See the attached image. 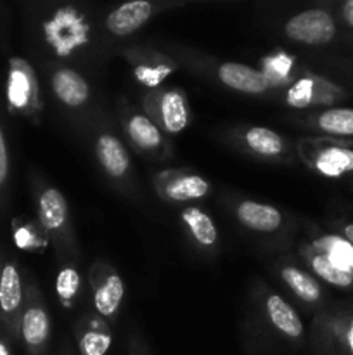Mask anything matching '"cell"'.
I'll return each mask as SVG.
<instances>
[{"instance_id": "1", "label": "cell", "mask_w": 353, "mask_h": 355, "mask_svg": "<svg viewBox=\"0 0 353 355\" xmlns=\"http://www.w3.org/2000/svg\"><path fill=\"white\" fill-rule=\"evenodd\" d=\"M300 155L311 170L327 179L353 175V141L336 137L305 139L298 146Z\"/></svg>"}, {"instance_id": "2", "label": "cell", "mask_w": 353, "mask_h": 355, "mask_svg": "<svg viewBox=\"0 0 353 355\" xmlns=\"http://www.w3.org/2000/svg\"><path fill=\"white\" fill-rule=\"evenodd\" d=\"M286 35L300 44L324 45L336 37V23L327 10L308 9L287 21Z\"/></svg>"}, {"instance_id": "3", "label": "cell", "mask_w": 353, "mask_h": 355, "mask_svg": "<svg viewBox=\"0 0 353 355\" xmlns=\"http://www.w3.org/2000/svg\"><path fill=\"white\" fill-rule=\"evenodd\" d=\"M346 99L345 89L318 76L301 78L287 90L286 101L294 107L331 106Z\"/></svg>"}, {"instance_id": "4", "label": "cell", "mask_w": 353, "mask_h": 355, "mask_svg": "<svg viewBox=\"0 0 353 355\" xmlns=\"http://www.w3.org/2000/svg\"><path fill=\"white\" fill-rule=\"evenodd\" d=\"M218 78L230 89L246 94H263L270 87L265 73L241 64V62H225L218 68Z\"/></svg>"}, {"instance_id": "5", "label": "cell", "mask_w": 353, "mask_h": 355, "mask_svg": "<svg viewBox=\"0 0 353 355\" xmlns=\"http://www.w3.org/2000/svg\"><path fill=\"white\" fill-rule=\"evenodd\" d=\"M151 12L152 6L144 0L123 3L107 16L106 26L111 33L125 37V35H130L135 30H138L151 17Z\"/></svg>"}, {"instance_id": "6", "label": "cell", "mask_w": 353, "mask_h": 355, "mask_svg": "<svg viewBox=\"0 0 353 355\" xmlns=\"http://www.w3.org/2000/svg\"><path fill=\"white\" fill-rule=\"evenodd\" d=\"M9 73V87H7V97H9V104L16 110H24L31 104L35 99V78L31 73L30 66L26 62L19 61V59H12L10 61Z\"/></svg>"}, {"instance_id": "7", "label": "cell", "mask_w": 353, "mask_h": 355, "mask_svg": "<svg viewBox=\"0 0 353 355\" xmlns=\"http://www.w3.org/2000/svg\"><path fill=\"white\" fill-rule=\"evenodd\" d=\"M52 89L61 103L69 107H78L89 99V85L82 75L68 68H62L52 76Z\"/></svg>"}, {"instance_id": "8", "label": "cell", "mask_w": 353, "mask_h": 355, "mask_svg": "<svg viewBox=\"0 0 353 355\" xmlns=\"http://www.w3.org/2000/svg\"><path fill=\"white\" fill-rule=\"evenodd\" d=\"M237 218L242 225L258 232H273L282 224V215L270 205L242 201L237 208Z\"/></svg>"}, {"instance_id": "9", "label": "cell", "mask_w": 353, "mask_h": 355, "mask_svg": "<svg viewBox=\"0 0 353 355\" xmlns=\"http://www.w3.org/2000/svg\"><path fill=\"white\" fill-rule=\"evenodd\" d=\"M325 343L334 355H353V312H339L324 326Z\"/></svg>"}, {"instance_id": "10", "label": "cell", "mask_w": 353, "mask_h": 355, "mask_svg": "<svg viewBox=\"0 0 353 355\" xmlns=\"http://www.w3.org/2000/svg\"><path fill=\"white\" fill-rule=\"evenodd\" d=\"M97 158L107 173L114 179H120L127 173L130 159H128L127 149L114 135H100L97 141Z\"/></svg>"}, {"instance_id": "11", "label": "cell", "mask_w": 353, "mask_h": 355, "mask_svg": "<svg viewBox=\"0 0 353 355\" xmlns=\"http://www.w3.org/2000/svg\"><path fill=\"white\" fill-rule=\"evenodd\" d=\"M314 127L327 134V137L353 141V110L329 107L314 118Z\"/></svg>"}, {"instance_id": "12", "label": "cell", "mask_w": 353, "mask_h": 355, "mask_svg": "<svg viewBox=\"0 0 353 355\" xmlns=\"http://www.w3.org/2000/svg\"><path fill=\"white\" fill-rule=\"evenodd\" d=\"M159 120L163 127L170 134L183 130L189 121V113H187L185 99L176 90H168V92L159 96Z\"/></svg>"}, {"instance_id": "13", "label": "cell", "mask_w": 353, "mask_h": 355, "mask_svg": "<svg viewBox=\"0 0 353 355\" xmlns=\"http://www.w3.org/2000/svg\"><path fill=\"white\" fill-rule=\"evenodd\" d=\"M266 312H269V318L272 321V324L286 336H289V338H300L303 335V322L298 318L294 309L291 305H287V302H284L280 297L272 295L266 300Z\"/></svg>"}, {"instance_id": "14", "label": "cell", "mask_w": 353, "mask_h": 355, "mask_svg": "<svg viewBox=\"0 0 353 355\" xmlns=\"http://www.w3.org/2000/svg\"><path fill=\"white\" fill-rule=\"evenodd\" d=\"M38 218L47 231H57L66 224L68 205H66L64 196L57 189L44 191V194L40 196Z\"/></svg>"}, {"instance_id": "15", "label": "cell", "mask_w": 353, "mask_h": 355, "mask_svg": "<svg viewBox=\"0 0 353 355\" xmlns=\"http://www.w3.org/2000/svg\"><path fill=\"white\" fill-rule=\"evenodd\" d=\"M125 295V284L118 274H109V277L104 279L100 286H97L93 293V305L97 312L104 318H109L120 307L121 300Z\"/></svg>"}, {"instance_id": "16", "label": "cell", "mask_w": 353, "mask_h": 355, "mask_svg": "<svg viewBox=\"0 0 353 355\" xmlns=\"http://www.w3.org/2000/svg\"><path fill=\"white\" fill-rule=\"evenodd\" d=\"M311 270L317 274L318 277L325 281V283L332 284L336 288H343V290H350L353 288V274L348 270L341 269L338 263L332 262L325 253L317 252L310 257Z\"/></svg>"}, {"instance_id": "17", "label": "cell", "mask_w": 353, "mask_h": 355, "mask_svg": "<svg viewBox=\"0 0 353 355\" xmlns=\"http://www.w3.org/2000/svg\"><path fill=\"white\" fill-rule=\"evenodd\" d=\"M282 279L303 302L315 304V302L320 300L322 288L310 274L303 272L296 267H286V269H282Z\"/></svg>"}, {"instance_id": "18", "label": "cell", "mask_w": 353, "mask_h": 355, "mask_svg": "<svg viewBox=\"0 0 353 355\" xmlns=\"http://www.w3.org/2000/svg\"><path fill=\"white\" fill-rule=\"evenodd\" d=\"M183 222L189 227L190 234L194 236L199 245L203 246H213L217 243L218 232L215 229V224L211 222V218L204 214L201 208L197 207H190L187 208L185 211L182 214Z\"/></svg>"}, {"instance_id": "19", "label": "cell", "mask_w": 353, "mask_h": 355, "mask_svg": "<svg viewBox=\"0 0 353 355\" xmlns=\"http://www.w3.org/2000/svg\"><path fill=\"white\" fill-rule=\"evenodd\" d=\"M208 189H210V186H208V182L203 177L183 175L173 179L172 182L165 187V194L170 200L189 201L203 198L204 194H208Z\"/></svg>"}, {"instance_id": "20", "label": "cell", "mask_w": 353, "mask_h": 355, "mask_svg": "<svg viewBox=\"0 0 353 355\" xmlns=\"http://www.w3.org/2000/svg\"><path fill=\"white\" fill-rule=\"evenodd\" d=\"M23 338L30 347H42L48 338V318L40 307H31L23 315Z\"/></svg>"}, {"instance_id": "21", "label": "cell", "mask_w": 353, "mask_h": 355, "mask_svg": "<svg viewBox=\"0 0 353 355\" xmlns=\"http://www.w3.org/2000/svg\"><path fill=\"white\" fill-rule=\"evenodd\" d=\"M21 298H23V290H21L19 272L9 263L0 274V309L10 314L21 305Z\"/></svg>"}, {"instance_id": "22", "label": "cell", "mask_w": 353, "mask_h": 355, "mask_svg": "<svg viewBox=\"0 0 353 355\" xmlns=\"http://www.w3.org/2000/svg\"><path fill=\"white\" fill-rule=\"evenodd\" d=\"M246 144L262 156H277L282 153L284 142L279 134L265 127H253L246 132Z\"/></svg>"}, {"instance_id": "23", "label": "cell", "mask_w": 353, "mask_h": 355, "mask_svg": "<svg viewBox=\"0 0 353 355\" xmlns=\"http://www.w3.org/2000/svg\"><path fill=\"white\" fill-rule=\"evenodd\" d=\"M128 134L132 141L142 149H156L161 146V134L147 116H141V114L132 116L128 123Z\"/></svg>"}, {"instance_id": "24", "label": "cell", "mask_w": 353, "mask_h": 355, "mask_svg": "<svg viewBox=\"0 0 353 355\" xmlns=\"http://www.w3.org/2000/svg\"><path fill=\"white\" fill-rule=\"evenodd\" d=\"M318 245L324 246L320 252L325 253L332 262L353 274V248L343 236H329L322 239Z\"/></svg>"}, {"instance_id": "25", "label": "cell", "mask_w": 353, "mask_h": 355, "mask_svg": "<svg viewBox=\"0 0 353 355\" xmlns=\"http://www.w3.org/2000/svg\"><path fill=\"white\" fill-rule=\"evenodd\" d=\"M111 347L109 333L89 331L80 340V352L82 355H106Z\"/></svg>"}, {"instance_id": "26", "label": "cell", "mask_w": 353, "mask_h": 355, "mask_svg": "<svg viewBox=\"0 0 353 355\" xmlns=\"http://www.w3.org/2000/svg\"><path fill=\"white\" fill-rule=\"evenodd\" d=\"M80 274L76 272L75 269H64L59 272L57 283H55V288H57V295L61 297V300L69 302L80 290Z\"/></svg>"}, {"instance_id": "27", "label": "cell", "mask_w": 353, "mask_h": 355, "mask_svg": "<svg viewBox=\"0 0 353 355\" xmlns=\"http://www.w3.org/2000/svg\"><path fill=\"white\" fill-rule=\"evenodd\" d=\"M168 73L170 68H166V66H159V68H144V66H141V68L135 69V76L144 85H158Z\"/></svg>"}, {"instance_id": "28", "label": "cell", "mask_w": 353, "mask_h": 355, "mask_svg": "<svg viewBox=\"0 0 353 355\" xmlns=\"http://www.w3.org/2000/svg\"><path fill=\"white\" fill-rule=\"evenodd\" d=\"M14 241H16V245L19 246L21 250H28L31 248V246H35V236L31 234L30 229L21 227L14 232Z\"/></svg>"}, {"instance_id": "29", "label": "cell", "mask_w": 353, "mask_h": 355, "mask_svg": "<svg viewBox=\"0 0 353 355\" xmlns=\"http://www.w3.org/2000/svg\"><path fill=\"white\" fill-rule=\"evenodd\" d=\"M7 170H9V159H7V148L6 139H3L2 130H0V186L6 182Z\"/></svg>"}, {"instance_id": "30", "label": "cell", "mask_w": 353, "mask_h": 355, "mask_svg": "<svg viewBox=\"0 0 353 355\" xmlns=\"http://www.w3.org/2000/svg\"><path fill=\"white\" fill-rule=\"evenodd\" d=\"M269 69H275V71L286 73V69H289V61H287L284 55L279 58H273L272 61H269Z\"/></svg>"}, {"instance_id": "31", "label": "cell", "mask_w": 353, "mask_h": 355, "mask_svg": "<svg viewBox=\"0 0 353 355\" xmlns=\"http://www.w3.org/2000/svg\"><path fill=\"white\" fill-rule=\"evenodd\" d=\"M341 16L348 26L353 28V0H346L341 6Z\"/></svg>"}, {"instance_id": "32", "label": "cell", "mask_w": 353, "mask_h": 355, "mask_svg": "<svg viewBox=\"0 0 353 355\" xmlns=\"http://www.w3.org/2000/svg\"><path fill=\"white\" fill-rule=\"evenodd\" d=\"M343 238H345L353 248V222H348V224L343 225Z\"/></svg>"}, {"instance_id": "33", "label": "cell", "mask_w": 353, "mask_h": 355, "mask_svg": "<svg viewBox=\"0 0 353 355\" xmlns=\"http://www.w3.org/2000/svg\"><path fill=\"white\" fill-rule=\"evenodd\" d=\"M0 355H9V350H7V347L3 343H0Z\"/></svg>"}, {"instance_id": "34", "label": "cell", "mask_w": 353, "mask_h": 355, "mask_svg": "<svg viewBox=\"0 0 353 355\" xmlns=\"http://www.w3.org/2000/svg\"><path fill=\"white\" fill-rule=\"evenodd\" d=\"M0 274H2V272H0Z\"/></svg>"}]
</instances>
